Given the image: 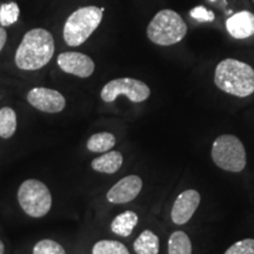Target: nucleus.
Masks as SVG:
<instances>
[{
    "instance_id": "nucleus-1",
    "label": "nucleus",
    "mask_w": 254,
    "mask_h": 254,
    "mask_svg": "<svg viewBox=\"0 0 254 254\" xmlns=\"http://www.w3.org/2000/svg\"><path fill=\"white\" fill-rule=\"evenodd\" d=\"M55 55V39L45 28H32L15 51L14 63L23 71H37L51 62Z\"/></svg>"
},
{
    "instance_id": "nucleus-2",
    "label": "nucleus",
    "mask_w": 254,
    "mask_h": 254,
    "mask_svg": "<svg viewBox=\"0 0 254 254\" xmlns=\"http://www.w3.org/2000/svg\"><path fill=\"white\" fill-rule=\"evenodd\" d=\"M214 84L227 94L249 97L254 92V69L240 60L224 59L215 67Z\"/></svg>"
},
{
    "instance_id": "nucleus-3",
    "label": "nucleus",
    "mask_w": 254,
    "mask_h": 254,
    "mask_svg": "<svg viewBox=\"0 0 254 254\" xmlns=\"http://www.w3.org/2000/svg\"><path fill=\"white\" fill-rule=\"evenodd\" d=\"M103 14L104 8L97 6H85L73 12L64 25L65 43L71 47L82 45L100 25Z\"/></svg>"
},
{
    "instance_id": "nucleus-4",
    "label": "nucleus",
    "mask_w": 254,
    "mask_h": 254,
    "mask_svg": "<svg viewBox=\"0 0 254 254\" xmlns=\"http://www.w3.org/2000/svg\"><path fill=\"white\" fill-rule=\"evenodd\" d=\"M187 33L183 18L172 9L158 12L147 26V37L159 46H171L182 41Z\"/></svg>"
},
{
    "instance_id": "nucleus-5",
    "label": "nucleus",
    "mask_w": 254,
    "mask_h": 254,
    "mask_svg": "<svg viewBox=\"0 0 254 254\" xmlns=\"http://www.w3.org/2000/svg\"><path fill=\"white\" fill-rule=\"evenodd\" d=\"M20 207L31 218H43L52 208V194L49 187L38 179H27L17 193Z\"/></svg>"
},
{
    "instance_id": "nucleus-6",
    "label": "nucleus",
    "mask_w": 254,
    "mask_h": 254,
    "mask_svg": "<svg viewBox=\"0 0 254 254\" xmlns=\"http://www.w3.org/2000/svg\"><path fill=\"white\" fill-rule=\"evenodd\" d=\"M212 160L221 170L239 173L246 167V151L236 135L222 134L212 146Z\"/></svg>"
},
{
    "instance_id": "nucleus-7",
    "label": "nucleus",
    "mask_w": 254,
    "mask_h": 254,
    "mask_svg": "<svg viewBox=\"0 0 254 254\" xmlns=\"http://www.w3.org/2000/svg\"><path fill=\"white\" fill-rule=\"evenodd\" d=\"M125 95L132 103H142L151 95V90L144 81L133 78H118L107 82L100 92L105 103H113L118 97Z\"/></svg>"
},
{
    "instance_id": "nucleus-8",
    "label": "nucleus",
    "mask_w": 254,
    "mask_h": 254,
    "mask_svg": "<svg viewBox=\"0 0 254 254\" xmlns=\"http://www.w3.org/2000/svg\"><path fill=\"white\" fill-rule=\"evenodd\" d=\"M27 101L34 109L45 113H59L66 107L65 97L59 91L34 87L27 93Z\"/></svg>"
},
{
    "instance_id": "nucleus-9",
    "label": "nucleus",
    "mask_w": 254,
    "mask_h": 254,
    "mask_svg": "<svg viewBox=\"0 0 254 254\" xmlns=\"http://www.w3.org/2000/svg\"><path fill=\"white\" fill-rule=\"evenodd\" d=\"M58 66L63 72L78 78H88L93 74L95 64L93 59L80 52H63L57 58Z\"/></svg>"
},
{
    "instance_id": "nucleus-10",
    "label": "nucleus",
    "mask_w": 254,
    "mask_h": 254,
    "mask_svg": "<svg viewBox=\"0 0 254 254\" xmlns=\"http://www.w3.org/2000/svg\"><path fill=\"white\" fill-rule=\"evenodd\" d=\"M142 189V180L140 177L134 176H127L123 179H120L116 185L111 187L109 192H107L106 198L111 204H127V202L134 200L139 193L141 192Z\"/></svg>"
},
{
    "instance_id": "nucleus-11",
    "label": "nucleus",
    "mask_w": 254,
    "mask_h": 254,
    "mask_svg": "<svg viewBox=\"0 0 254 254\" xmlns=\"http://www.w3.org/2000/svg\"><path fill=\"white\" fill-rule=\"evenodd\" d=\"M200 194L195 190H184L174 201L171 218L176 225H185L193 217L200 204Z\"/></svg>"
},
{
    "instance_id": "nucleus-12",
    "label": "nucleus",
    "mask_w": 254,
    "mask_h": 254,
    "mask_svg": "<svg viewBox=\"0 0 254 254\" xmlns=\"http://www.w3.org/2000/svg\"><path fill=\"white\" fill-rule=\"evenodd\" d=\"M228 33L236 39H246L254 36V14L249 11H241L227 19Z\"/></svg>"
},
{
    "instance_id": "nucleus-13",
    "label": "nucleus",
    "mask_w": 254,
    "mask_h": 254,
    "mask_svg": "<svg viewBox=\"0 0 254 254\" xmlns=\"http://www.w3.org/2000/svg\"><path fill=\"white\" fill-rule=\"evenodd\" d=\"M124 163L123 154L118 151H109L105 152L99 157L94 158L91 163V167L95 172L113 174L122 168Z\"/></svg>"
},
{
    "instance_id": "nucleus-14",
    "label": "nucleus",
    "mask_w": 254,
    "mask_h": 254,
    "mask_svg": "<svg viewBox=\"0 0 254 254\" xmlns=\"http://www.w3.org/2000/svg\"><path fill=\"white\" fill-rule=\"evenodd\" d=\"M138 214L133 211H125L117 215L111 222V231L119 237L127 238L132 234L134 227L138 225Z\"/></svg>"
},
{
    "instance_id": "nucleus-15",
    "label": "nucleus",
    "mask_w": 254,
    "mask_h": 254,
    "mask_svg": "<svg viewBox=\"0 0 254 254\" xmlns=\"http://www.w3.org/2000/svg\"><path fill=\"white\" fill-rule=\"evenodd\" d=\"M133 249L136 254H158L160 243L157 234L150 230H145L136 238Z\"/></svg>"
},
{
    "instance_id": "nucleus-16",
    "label": "nucleus",
    "mask_w": 254,
    "mask_h": 254,
    "mask_svg": "<svg viewBox=\"0 0 254 254\" xmlns=\"http://www.w3.org/2000/svg\"><path fill=\"white\" fill-rule=\"evenodd\" d=\"M116 136L110 132H99L92 134L88 138L86 147L93 153H105L116 146Z\"/></svg>"
},
{
    "instance_id": "nucleus-17",
    "label": "nucleus",
    "mask_w": 254,
    "mask_h": 254,
    "mask_svg": "<svg viewBox=\"0 0 254 254\" xmlns=\"http://www.w3.org/2000/svg\"><path fill=\"white\" fill-rule=\"evenodd\" d=\"M17 113L11 107L0 109V138L9 139L17 131Z\"/></svg>"
},
{
    "instance_id": "nucleus-18",
    "label": "nucleus",
    "mask_w": 254,
    "mask_h": 254,
    "mask_svg": "<svg viewBox=\"0 0 254 254\" xmlns=\"http://www.w3.org/2000/svg\"><path fill=\"white\" fill-rule=\"evenodd\" d=\"M168 254H192V243L185 232L176 231L171 234Z\"/></svg>"
},
{
    "instance_id": "nucleus-19",
    "label": "nucleus",
    "mask_w": 254,
    "mask_h": 254,
    "mask_svg": "<svg viewBox=\"0 0 254 254\" xmlns=\"http://www.w3.org/2000/svg\"><path fill=\"white\" fill-rule=\"evenodd\" d=\"M92 254H129L127 247L117 240H100L94 244Z\"/></svg>"
},
{
    "instance_id": "nucleus-20",
    "label": "nucleus",
    "mask_w": 254,
    "mask_h": 254,
    "mask_svg": "<svg viewBox=\"0 0 254 254\" xmlns=\"http://www.w3.org/2000/svg\"><path fill=\"white\" fill-rule=\"evenodd\" d=\"M19 14H20V9L14 1L1 4L0 5V25L2 27L11 26L17 23Z\"/></svg>"
},
{
    "instance_id": "nucleus-21",
    "label": "nucleus",
    "mask_w": 254,
    "mask_h": 254,
    "mask_svg": "<svg viewBox=\"0 0 254 254\" xmlns=\"http://www.w3.org/2000/svg\"><path fill=\"white\" fill-rule=\"evenodd\" d=\"M33 254H66L64 247L52 239H43L34 245Z\"/></svg>"
},
{
    "instance_id": "nucleus-22",
    "label": "nucleus",
    "mask_w": 254,
    "mask_h": 254,
    "mask_svg": "<svg viewBox=\"0 0 254 254\" xmlns=\"http://www.w3.org/2000/svg\"><path fill=\"white\" fill-rule=\"evenodd\" d=\"M224 254H254V239L237 241Z\"/></svg>"
},
{
    "instance_id": "nucleus-23",
    "label": "nucleus",
    "mask_w": 254,
    "mask_h": 254,
    "mask_svg": "<svg viewBox=\"0 0 254 254\" xmlns=\"http://www.w3.org/2000/svg\"><path fill=\"white\" fill-rule=\"evenodd\" d=\"M190 17L199 21H213L214 14L212 11H207L204 6H198L190 12Z\"/></svg>"
},
{
    "instance_id": "nucleus-24",
    "label": "nucleus",
    "mask_w": 254,
    "mask_h": 254,
    "mask_svg": "<svg viewBox=\"0 0 254 254\" xmlns=\"http://www.w3.org/2000/svg\"><path fill=\"white\" fill-rule=\"evenodd\" d=\"M6 40H7V33H6L5 28H2L1 26L0 27V52H1V50L4 49Z\"/></svg>"
},
{
    "instance_id": "nucleus-25",
    "label": "nucleus",
    "mask_w": 254,
    "mask_h": 254,
    "mask_svg": "<svg viewBox=\"0 0 254 254\" xmlns=\"http://www.w3.org/2000/svg\"><path fill=\"white\" fill-rule=\"evenodd\" d=\"M5 253V245L1 240H0V254H4Z\"/></svg>"
},
{
    "instance_id": "nucleus-26",
    "label": "nucleus",
    "mask_w": 254,
    "mask_h": 254,
    "mask_svg": "<svg viewBox=\"0 0 254 254\" xmlns=\"http://www.w3.org/2000/svg\"><path fill=\"white\" fill-rule=\"evenodd\" d=\"M211 1H214V0H211Z\"/></svg>"
},
{
    "instance_id": "nucleus-27",
    "label": "nucleus",
    "mask_w": 254,
    "mask_h": 254,
    "mask_svg": "<svg viewBox=\"0 0 254 254\" xmlns=\"http://www.w3.org/2000/svg\"><path fill=\"white\" fill-rule=\"evenodd\" d=\"M253 1H254V0H253Z\"/></svg>"
}]
</instances>
